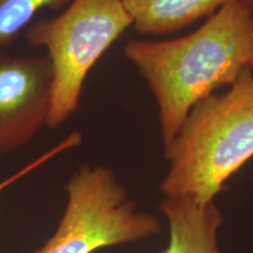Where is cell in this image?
I'll return each instance as SVG.
<instances>
[{
    "mask_svg": "<svg viewBox=\"0 0 253 253\" xmlns=\"http://www.w3.org/2000/svg\"><path fill=\"white\" fill-rule=\"evenodd\" d=\"M163 149L169 164L160 184L163 196L216 201L253 158V68L196 104Z\"/></svg>",
    "mask_w": 253,
    "mask_h": 253,
    "instance_id": "2",
    "label": "cell"
},
{
    "mask_svg": "<svg viewBox=\"0 0 253 253\" xmlns=\"http://www.w3.org/2000/svg\"><path fill=\"white\" fill-rule=\"evenodd\" d=\"M82 140H84V137H82V134L80 131L75 130V131L69 132L65 138H62L58 144H55L54 147L50 148V149L47 150L46 153L40 155L39 157H37L36 160L32 161V162L28 163L27 166L21 168L19 171L13 173V175L8 176L7 178L2 179V181L0 182V192L4 191L5 189H7L8 186L14 184V183H17L18 181H20V179L24 178V177L30 175V173L33 172L34 170H37L38 168H40L41 166H43V164L49 162L50 160H53V158L59 156V155L66 153V151L71 150L73 148L79 147V145L82 143Z\"/></svg>",
    "mask_w": 253,
    "mask_h": 253,
    "instance_id": "9",
    "label": "cell"
},
{
    "mask_svg": "<svg viewBox=\"0 0 253 253\" xmlns=\"http://www.w3.org/2000/svg\"><path fill=\"white\" fill-rule=\"evenodd\" d=\"M53 73L46 55L0 52V158L23 149L48 128Z\"/></svg>",
    "mask_w": 253,
    "mask_h": 253,
    "instance_id": "5",
    "label": "cell"
},
{
    "mask_svg": "<svg viewBox=\"0 0 253 253\" xmlns=\"http://www.w3.org/2000/svg\"><path fill=\"white\" fill-rule=\"evenodd\" d=\"M160 210L169 227L162 253H223L219 231L224 216L216 201L201 204L182 196H164Z\"/></svg>",
    "mask_w": 253,
    "mask_h": 253,
    "instance_id": "6",
    "label": "cell"
},
{
    "mask_svg": "<svg viewBox=\"0 0 253 253\" xmlns=\"http://www.w3.org/2000/svg\"><path fill=\"white\" fill-rule=\"evenodd\" d=\"M141 36L175 33L236 0H122Z\"/></svg>",
    "mask_w": 253,
    "mask_h": 253,
    "instance_id": "7",
    "label": "cell"
},
{
    "mask_svg": "<svg viewBox=\"0 0 253 253\" xmlns=\"http://www.w3.org/2000/svg\"><path fill=\"white\" fill-rule=\"evenodd\" d=\"M123 54L153 94L166 148L196 104L231 86L250 67L253 12L244 0H236L188 36L130 39Z\"/></svg>",
    "mask_w": 253,
    "mask_h": 253,
    "instance_id": "1",
    "label": "cell"
},
{
    "mask_svg": "<svg viewBox=\"0 0 253 253\" xmlns=\"http://www.w3.org/2000/svg\"><path fill=\"white\" fill-rule=\"evenodd\" d=\"M244 1L246 2V4H248L249 7L251 8L252 12H253V0H244Z\"/></svg>",
    "mask_w": 253,
    "mask_h": 253,
    "instance_id": "10",
    "label": "cell"
},
{
    "mask_svg": "<svg viewBox=\"0 0 253 253\" xmlns=\"http://www.w3.org/2000/svg\"><path fill=\"white\" fill-rule=\"evenodd\" d=\"M130 27L122 0H73L59 15L36 19L25 30L28 45L45 48L52 66L49 129L78 112L89 72Z\"/></svg>",
    "mask_w": 253,
    "mask_h": 253,
    "instance_id": "3",
    "label": "cell"
},
{
    "mask_svg": "<svg viewBox=\"0 0 253 253\" xmlns=\"http://www.w3.org/2000/svg\"><path fill=\"white\" fill-rule=\"evenodd\" d=\"M73 0H0V52L13 45L25 30L34 21L37 13L48 8L59 11Z\"/></svg>",
    "mask_w": 253,
    "mask_h": 253,
    "instance_id": "8",
    "label": "cell"
},
{
    "mask_svg": "<svg viewBox=\"0 0 253 253\" xmlns=\"http://www.w3.org/2000/svg\"><path fill=\"white\" fill-rule=\"evenodd\" d=\"M250 67L253 68V55H252V60H251V63H250Z\"/></svg>",
    "mask_w": 253,
    "mask_h": 253,
    "instance_id": "11",
    "label": "cell"
},
{
    "mask_svg": "<svg viewBox=\"0 0 253 253\" xmlns=\"http://www.w3.org/2000/svg\"><path fill=\"white\" fill-rule=\"evenodd\" d=\"M66 194L58 229L34 253H95L162 233L160 219L138 209L108 167L81 166L68 179Z\"/></svg>",
    "mask_w": 253,
    "mask_h": 253,
    "instance_id": "4",
    "label": "cell"
}]
</instances>
